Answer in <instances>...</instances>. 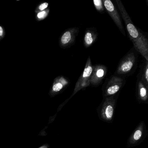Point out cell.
<instances>
[{
    "mask_svg": "<svg viewBox=\"0 0 148 148\" xmlns=\"http://www.w3.org/2000/svg\"><path fill=\"white\" fill-rule=\"evenodd\" d=\"M116 1L133 47L148 61V38L142 31L135 26L121 1L116 0Z\"/></svg>",
    "mask_w": 148,
    "mask_h": 148,
    "instance_id": "6da1fadb",
    "label": "cell"
},
{
    "mask_svg": "<svg viewBox=\"0 0 148 148\" xmlns=\"http://www.w3.org/2000/svg\"><path fill=\"white\" fill-rule=\"evenodd\" d=\"M138 53L134 47L132 48L119 61L114 75L123 77L133 72L136 66Z\"/></svg>",
    "mask_w": 148,
    "mask_h": 148,
    "instance_id": "7a4b0ae2",
    "label": "cell"
},
{
    "mask_svg": "<svg viewBox=\"0 0 148 148\" xmlns=\"http://www.w3.org/2000/svg\"><path fill=\"white\" fill-rule=\"evenodd\" d=\"M92 66L90 57H88L83 73L79 78L74 89L73 93L83 88H86L90 85L91 76L92 71Z\"/></svg>",
    "mask_w": 148,
    "mask_h": 148,
    "instance_id": "3957f363",
    "label": "cell"
},
{
    "mask_svg": "<svg viewBox=\"0 0 148 148\" xmlns=\"http://www.w3.org/2000/svg\"><path fill=\"white\" fill-rule=\"evenodd\" d=\"M103 4L104 7L106 10L109 15L110 16L113 22L116 24L121 33L125 36V30L122 23L121 17L118 12L114 4L110 0H103Z\"/></svg>",
    "mask_w": 148,
    "mask_h": 148,
    "instance_id": "277c9868",
    "label": "cell"
},
{
    "mask_svg": "<svg viewBox=\"0 0 148 148\" xmlns=\"http://www.w3.org/2000/svg\"><path fill=\"white\" fill-rule=\"evenodd\" d=\"M105 87V94L106 96H111L116 93L125 84V80L124 77L119 76H111L106 79Z\"/></svg>",
    "mask_w": 148,
    "mask_h": 148,
    "instance_id": "5b68a950",
    "label": "cell"
},
{
    "mask_svg": "<svg viewBox=\"0 0 148 148\" xmlns=\"http://www.w3.org/2000/svg\"><path fill=\"white\" fill-rule=\"evenodd\" d=\"M79 32L78 27H72L66 30L62 34L60 40V44L63 48L71 47L75 43L76 37Z\"/></svg>",
    "mask_w": 148,
    "mask_h": 148,
    "instance_id": "8992f818",
    "label": "cell"
},
{
    "mask_svg": "<svg viewBox=\"0 0 148 148\" xmlns=\"http://www.w3.org/2000/svg\"><path fill=\"white\" fill-rule=\"evenodd\" d=\"M108 69L105 65L97 64L92 66L90 84L93 86L100 84L107 75Z\"/></svg>",
    "mask_w": 148,
    "mask_h": 148,
    "instance_id": "52a82bcc",
    "label": "cell"
},
{
    "mask_svg": "<svg viewBox=\"0 0 148 148\" xmlns=\"http://www.w3.org/2000/svg\"><path fill=\"white\" fill-rule=\"evenodd\" d=\"M98 34L97 30L94 27L88 28L85 32L84 45L86 48L91 46L97 40Z\"/></svg>",
    "mask_w": 148,
    "mask_h": 148,
    "instance_id": "ba28073f",
    "label": "cell"
},
{
    "mask_svg": "<svg viewBox=\"0 0 148 148\" xmlns=\"http://www.w3.org/2000/svg\"><path fill=\"white\" fill-rule=\"evenodd\" d=\"M70 84V80L64 76H60L55 79L52 87V91L58 92L62 90L65 87H67Z\"/></svg>",
    "mask_w": 148,
    "mask_h": 148,
    "instance_id": "9c48e42d",
    "label": "cell"
},
{
    "mask_svg": "<svg viewBox=\"0 0 148 148\" xmlns=\"http://www.w3.org/2000/svg\"><path fill=\"white\" fill-rule=\"evenodd\" d=\"M138 92L141 98L145 99L147 97V87L143 83L139 75L137 79Z\"/></svg>",
    "mask_w": 148,
    "mask_h": 148,
    "instance_id": "30bf717a",
    "label": "cell"
},
{
    "mask_svg": "<svg viewBox=\"0 0 148 148\" xmlns=\"http://www.w3.org/2000/svg\"><path fill=\"white\" fill-rule=\"evenodd\" d=\"M139 77L141 78L145 85L148 87V61L145 60L144 64L141 71V74H139Z\"/></svg>",
    "mask_w": 148,
    "mask_h": 148,
    "instance_id": "8fae6325",
    "label": "cell"
},
{
    "mask_svg": "<svg viewBox=\"0 0 148 148\" xmlns=\"http://www.w3.org/2000/svg\"><path fill=\"white\" fill-rule=\"evenodd\" d=\"M93 2L95 8L97 11H98L100 13H104L105 10L102 0H94Z\"/></svg>",
    "mask_w": 148,
    "mask_h": 148,
    "instance_id": "7c38bea8",
    "label": "cell"
},
{
    "mask_svg": "<svg viewBox=\"0 0 148 148\" xmlns=\"http://www.w3.org/2000/svg\"><path fill=\"white\" fill-rule=\"evenodd\" d=\"M104 113L107 119H110L112 118L113 113V107L111 104H108L106 106Z\"/></svg>",
    "mask_w": 148,
    "mask_h": 148,
    "instance_id": "4fadbf2b",
    "label": "cell"
},
{
    "mask_svg": "<svg viewBox=\"0 0 148 148\" xmlns=\"http://www.w3.org/2000/svg\"><path fill=\"white\" fill-rule=\"evenodd\" d=\"M142 135V131L140 130H137L135 132V133H134V136H133L134 139L136 140H138L141 138Z\"/></svg>",
    "mask_w": 148,
    "mask_h": 148,
    "instance_id": "5bb4252c",
    "label": "cell"
},
{
    "mask_svg": "<svg viewBox=\"0 0 148 148\" xmlns=\"http://www.w3.org/2000/svg\"><path fill=\"white\" fill-rule=\"evenodd\" d=\"M47 13L45 11H42L40 12L38 14V18H45L46 16Z\"/></svg>",
    "mask_w": 148,
    "mask_h": 148,
    "instance_id": "9a60e30c",
    "label": "cell"
},
{
    "mask_svg": "<svg viewBox=\"0 0 148 148\" xmlns=\"http://www.w3.org/2000/svg\"><path fill=\"white\" fill-rule=\"evenodd\" d=\"M48 6V4L47 3H44L41 4L39 6V9L40 11H43V10L47 8Z\"/></svg>",
    "mask_w": 148,
    "mask_h": 148,
    "instance_id": "2e32d148",
    "label": "cell"
},
{
    "mask_svg": "<svg viewBox=\"0 0 148 148\" xmlns=\"http://www.w3.org/2000/svg\"><path fill=\"white\" fill-rule=\"evenodd\" d=\"M3 31L2 27L0 26V36H2L3 35Z\"/></svg>",
    "mask_w": 148,
    "mask_h": 148,
    "instance_id": "e0dca14e",
    "label": "cell"
},
{
    "mask_svg": "<svg viewBox=\"0 0 148 148\" xmlns=\"http://www.w3.org/2000/svg\"><path fill=\"white\" fill-rule=\"evenodd\" d=\"M39 148H47V145H44Z\"/></svg>",
    "mask_w": 148,
    "mask_h": 148,
    "instance_id": "ac0fdd59",
    "label": "cell"
}]
</instances>
